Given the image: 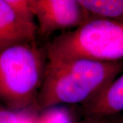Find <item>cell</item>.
Wrapping results in <instances>:
<instances>
[{
    "label": "cell",
    "instance_id": "obj_1",
    "mask_svg": "<svg viewBox=\"0 0 123 123\" xmlns=\"http://www.w3.org/2000/svg\"><path fill=\"white\" fill-rule=\"evenodd\" d=\"M123 73V60L101 62L74 59L47 64L36 100L39 110L60 104L83 106L94 101Z\"/></svg>",
    "mask_w": 123,
    "mask_h": 123
},
{
    "label": "cell",
    "instance_id": "obj_2",
    "mask_svg": "<svg viewBox=\"0 0 123 123\" xmlns=\"http://www.w3.org/2000/svg\"><path fill=\"white\" fill-rule=\"evenodd\" d=\"M46 53L47 64L80 58L123 60V22L90 17L82 25L49 43Z\"/></svg>",
    "mask_w": 123,
    "mask_h": 123
},
{
    "label": "cell",
    "instance_id": "obj_3",
    "mask_svg": "<svg viewBox=\"0 0 123 123\" xmlns=\"http://www.w3.org/2000/svg\"><path fill=\"white\" fill-rule=\"evenodd\" d=\"M46 65L35 42L0 49V99L13 110L36 103Z\"/></svg>",
    "mask_w": 123,
    "mask_h": 123
},
{
    "label": "cell",
    "instance_id": "obj_4",
    "mask_svg": "<svg viewBox=\"0 0 123 123\" xmlns=\"http://www.w3.org/2000/svg\"><path fill=\"white\" fill-rule=\"evenodd\" d=\"M38 25L37 32L43 36L54 31L77 28L90 18L78 0H29Z\"/></svg>",
    "mask_w": 123,
    "mask_h": 123
},
{
    "label": "cell",
    "instance_id": "obj_5",
    "mask_svg": "<svg viewBox=\"0 0 123 123\" xmlns=\"http://www.w3.org/2000/svg\"><path fill=\"white\" fill-rule=\"evenodd\" d=\"M37 25L25 21L7 0H0V49L35 42Z\"/></svg>",
    "mask_w": 123,
    "mask_h": 123
},
{
    "label": "cell",
    "instance_id": "obj_6",
    "mask_svg": "<svg viewBox=\"0 0 123 123\" xmlns=\"http://www.w3.org/2000/svg\"><path fill=\"white\" fill-rule=\"evenodd\" d=\"M84 107L86 121L105 123L123 112V73L94 101Z\"/></svg>",
    "mask_w": 123,
    "mask_h": 123
},
{
    "label": "cell",
    "instance_id": "obj_7",
    "mask_svg": "<svg viewBox=\"0 0 123 123\" xmlns=\"http://www.w3.org/2000/svg\"><path fill=\"white\" fill-rule=\"evenodd\" d=\"M90 17L123 22V0H78Z\"/></svg>",
    "mask_w": 123,
    "mask_h": 123
},
{
    "label": "cell",
    "instance_id": "obj_8",
    "mask_svg": "<svg viewBox=\"0 0 123 123\" xmlns=\"http://www.w3.org/2000/svg\"><path fill=\"white\" fill-rule=\"evenodd\" d=\"M47 110L48 111L37 120L36 123H73L66 110L53 107Z\"/></svg>",
    "mask_w": 123,
    "mask_h": 123
},
{
    "label": "cell",
    "instance_id": "obj_9",
    "mask_svg": "<svg viewBox=\"0 0 123 123\" xmlns=\"http://www.w3.org/2000/svg\"><path fill=\"white\" fill-rule=\"evenodd\" d=\"M16 12L25 21L34 23V16L31 11L29 0H7Z\"/></svg>",
    "mask_w": 123,
    "mask_h": 123
},
{
    "label": "cell",
    "instance_id": "obj_10",
    "mask_svg": "<svg viewBox=\"0 0 123 123\" xmlns=\"http://www.w3.org/2000/svg\"><path fill=\"white\" fill-rule=\"evenodd\" d=\"M18 113L10 110H0V123H18Z\"/></svg>",
    "mask_w": 123,
    "mask_h": 123
},
{
    "label": "cell",
    "instance_id": "obj_11",
    "mask_svg": "<svg viewBox=\"0 0 123 123\" xmlns=\"http://www.w3.org/2000/svg\"><path fill=\"white\" fill-rule=\"evenodd\" d=\"M123 123V118L120 119V120H115L114 122H112V123Z\"/></svg>",
    "mask_w": 123,
    "mask_h": 123
},
{
    "label": "cell",
    "instance_id": "obj_12",
    "mask_svg": "<svg viewBox=\"0 0 123 123\" xmlns=\"http://www.w3.org/2000/svg\"><path fill=\"white\" fill-rule=\"evenodd\" d=\"M84 123H88V122H86V121H85Z\"/></svg>",
    "mask_w": 123,
    "mask_h": 123
}]
</instances>
